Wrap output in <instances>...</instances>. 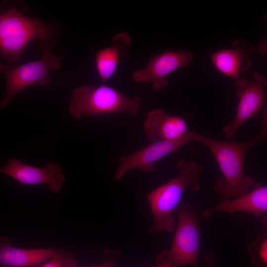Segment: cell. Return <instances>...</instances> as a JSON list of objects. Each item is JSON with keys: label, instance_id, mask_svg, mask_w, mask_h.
I'll return each instance as SVG.
<instances>
[{"label": "cell", "instance_id": "cell-1", "mask_svg": "<svg viewBox=\"0 0 267 267\" xmlns=\"http://www.w3.org/2000/svg\"><path fill=\"white\" fill-rule=\"evenodd\" d=\"M267 135V110L262 117L259 133L246 141H223L195 133L193 141L206 146L215 157L222 177L214 183L215 192L222 196L221 200L238 197L249 192L256 182L244 172V163L250 149L262 143Z\"/></svg>", "mask_w": 267, "mask_h": 267}, {"label": "cell", "instance_id": "cell-2", "mask_svg": "<svg viewBox=\"0 0 267 267\" xmlns=\"http://www.w3.org/2000/svg\"><path fill=\"white\" fill-rule=\"evenodd\" d=\"M176 167L178 170L176 177L146 196L153 216L150 228L152 233L172 232L176 224L174 214L184 193L187 189L197 192L201 189L200 180L204 171L202 165L195 161L181 159Z\"/></svg>", "mask_w": 267, "mask_h": 267}, {"label": "cell", "instance_id": "cell-3", "mask_svg": "<svg viewBox=\"0 0 267 267\" xmlns=\"http://www.w3.org/2000/svg\"><path fill=\"white\" fill-rule=\"evenodd\" d=\"M53 26L37 18L24 15L12 8L0 14V55L5 60L16 61L21 58L23 50L31 41L40 40L43 49L53 44Z\"/></svg>", "mask_w": 267, "mask_h": 267}, {"label": "cell", "instance_id": "cell-4", "mask_svg": "<svg viewBox=\"0 0 267 267\" xmlns=\"http://www.w3.org/2000/svg\"><path fill=\"white\" fill-rule=\"evenodd\" d=\"M142 103L140 96L128 97L116 89L104 85L98 87L83 85L74 89L69 113L79 120L84 116L128 112L138 114Z\"/></svg>", "mask_w": 267, "mask_h": 267}, {"label": "cell", "instance_id": "cell-5", "mask_svg": "<svg viewBox=\"0 0 267 267\" xmlns=\"http://www.w3.org/2000/svg\"><path fill=\"white\" fill-rule=\"evenodd\" d=\"M178 223L172 244L157 258V264L174 267L191 265L198 267L201 244V222L196 209L185 203L177 210Z\"/></svg>", "mask_w": 267, "mask_h": 267}, {"label": "cell", "instance_id": "cell-6", "mask_svg": "<svg viewBox=\"0 0 267 267\" xmlns=\"http://www.w3.org/2000/svg\"><path fill=\"white\" fill-rule=\"evenodd\" d=\"M61 63V60L47 48L44 49L41 58L36 61L17 67L0 63V73L4 76L6 83V93L0 108L6 107L16 94L34 83L43 87L48 85L51 82L49 71L60 69Z\"/></svg>", "mask_w": 267, "mask_h": 267}, {"label": "cell", "instance_id": "cell-7", "mask_svg": "<svg viewBox=\"0 0 267 267\" xmlns=\"http://www.w3.org/2000/svg\"><path fill=\"white\" fill-rule=\"evenodd\" d=\"M267 83V78L258 72L254 73V79L251 81L243 78L236 81L239 102L234 118L223 129L227 138H234L240 127L261 109L265 101Z\"/></svg>", "mask_w": 267, "mask_h": 267}, {"label": "cell", "instance_id": "cell-8", "mask_svg": "<svg viewBox=\"0 0 267 267\" xmlns=\"http://www.w3.org/2000/svg\"><path fill=\"white\" fill-rule=\"evenodd\" d=\"M195 134L193 131L187 132L183 137L174 141L157 140L135 152L120 157L115 179L119 180L128 172L135 169H140L144 173L152 172L156 162L193 141Z\"/></svg>", "mask_w": 267, "mask_h": 267}, {"label": "cell", "instance_id": "cell-9", "mask_svg": "<svg viewBox=\"0 0 267 267\" xmlns=\"http://www.w3.org/2000/svg\"><path fill=\"white\" fill-rule=\"evenodd\" d=\"M193 59L188 50L167 51L151 57L143 68L132 74L134 82L150 83L155 91L165 89L169 85L166 77L178 68L188 66Z\"/></svg>", "mask_w": 267, "mask_h": 267}, {"label": "cell", "instance_id": "cell-10", "mask_svg": "<svg viewBox=\"0 0 267 267\" xmlns=\"http://www.w3.org/2000/svg\"><path fill=\"white\" fill-rule=\"evenodd\" d=\"M0 173L9 176L21 186L46 184L54 193L59 192L65 179L55 163L48 162L44 168H40L24 164L15 158L0 167Z\"/></svg>", "mask_w": 267, "mask_h": 267}, {"label": "cell", "instance_id": "cell-11", "mask_svg": "<svg viewBox=\"0 0 267 267\" xmlns=\"http://www.w3.org/2000/svg\"><path fill=\"white\" fill-rule=\"evenodd\" d=\"M253 189L234 199L221 200L217 204L204 210L201 217L204 220L211 219L216 213L234 214L247 212L255 217L267 216V187L256 183Z\"/></svg>", "mask_w": 267, "mask_h": 267}, {"label": "cell", "instance_id": "cell-12", "mask_svg": "<svg viewBox=\"0 0 267 267\" xmlns=\"http://www.w3.org/2000/svg\"><path fill=\"white\" fill-rule=\"evenodd\" d=\"M256 50L248 42L237 38L231 48L219 50L211 54L210 58L219 72L236 81L240 79V73L251 66L252 57Z\"/></svg>", "mask_w": 267, "mask_h": 267}, {"label": "cell", "instance_id": "cell-13", "mask_svg": "<svg viewBox=\"0 0 267 267\" xmlns=\"http://www.w3.org/2000/svg\"><path fill=\"white\" fill-rule=\"evenodd\" d=\"M144 133L152 142L174 141L187 133V125L182 117L168 114L163 108L151 110L146 115L143 125Z\"/></svg>", "mask_w": 267, "mask_h": 267}, {"label": "cell", "instance_id": "cell-14", "mask_svg": "<svg viewBox=\"0 0 267 267\" xmlns=\"http://www.w3.org/2000/svg\"><path fill=\"white\" fill-rule=\"evenodd\" d=\"M56 248L25 249L13 247L7 237H0V264L6 267H28L38 265L58 254Z\"/></svg>", "mask_w": 267, "mask_h": 267}, {"label": "cell", "instance_id": "cell-15", "mask_svg": "<svg viewBox=\"0 0 267 267\" xmlns=\"http://www.w3.org/2000/svg\"><path fill=\"white\" fill-rule=\"evenodd\" d=\"M132 41L126 31L116 34L111 40V45L99 50L95 54V64L98 75L105 83L115 73L119 61L127 54V48Z\"/></svg>", "mask_w": 267, "mask_h": 267}, {"label": "cell", "instance_id": "cell-16", "mask_svg": "<svg viewBox=\"0 0 267 267\" xmlns=\"http://www.w3.org/2000/svg\"><path fill=\"white\" fill-rule=\"evenodd\" d=\"M263 230L248 246V252L253 266L267 267V218L263 217Z\"/></svg>", "mask_w": 267, "mask_h": 267}, {"label": "cell", "instance_id": "cell-17", "mask_svg": "<svg viewBox=\"0 0 267 267\" xmlns=\"http://www.w3.org/2000/svg\"><path fill=\"white\" fill-rule=\"evenodd\" d=\"M40 267H78V264L72 254L62 250Z\"/></svg>", "mask_w": 267, "mask_h": 267}, {"label": "cell", "instance_id": "cell-18", "mask_svg": "<svg viewBox=\"0 0 267 267\" xmlns=\"http://www.w3.org/2000/svg\"><path fill=\"white\" fill-rule=\"evenodd\" d=\"M214 256L212 253H207L204 257V261L206 264L205 267H215Z\"/></svg>", "mask_w": 267, "mask_h": 267}, {"label": "cell", "instance_id": "cell-19", "mask_svg": "<svg viewBox=\"0 0 267 267\" xmlns=\"http://www.w3.org/2000/svg\"><path fill=\"white\" fill-rule=\"evenodd\" d=\"M89 267H115V266L112 262L110 261H106L104 262L103 263L100 265H98L94 266H91Z\"/></svg>", "mask_w": 267, "mask_h": 267}, {"label": "cell", "instance_id": "cell-20", "mask_svg": "<svg viewBox=\"0 0 267 267\" xmlns=\"http://www.w3.org/2000/svg\"><path fill=\"white\" fill-rule=\"evenodd\" d=\"M174 267L168 264H157L155 267Z\"/></svg>", "mask_w": 267, "mask_h": 267}, {"label": "cell", "instance_id": "cell-21", "mask_svg": "<svg viewBox=\"0 0 267 267\" xmlns=\"http://www.w3.org/2000/svg\"><path fill=\"white\" fill-rule=\"evenodd\" d=\"M1 267H2V266H1Z\"/></svg>", "mask_w": 267, "mask_h": 267}]
</instances>
